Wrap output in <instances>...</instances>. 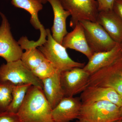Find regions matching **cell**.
Wrapping results in <instances>:
<instances>
[{
  "label": "cell",
  "mask_w": 122,
  "mask_h": 122,
  "mask_svg": "<svg viewBox=\"0 0 122 122\" xmlns=\"http://www.w3.org/2000/svg\"><path fill=\"white\" fill-rule=\"evenodd\" d=\"M96 22L116 43H122V20L113 10L99 12Z\"/></svg>",
  "instance_id": "2e32d148"
},
{
  "label": "cell",
  "mask_w": 122,
  "mask_h": 122,
  "mask_svg": "<svg viewBox=\"0 0 122 122\" xmlns=\"http://www.w3.org/2000/svg\"><path fill=\"white\" fill-rule=\"evenodd\" d=\"M116 0H97L99 12L113 10Z\"/></svg>",
  "instance_id": "7402d4cb"
},
{
  "label": "cell",
  "mask_w": 122,
  "mask_h": 122,
  "mask_svg": "<svg viewBox=\"0 0 122 122\" xmlns=\"http://www.w3.org/2000/svg\"><path fill=\"white\" fill-rule=\"evenodd\" d=\"M63 8L71 16L70 26L73 29L82 20L96 22L99 13L95 0H59Z\"/></svg>",
  "instance_id": "8992f818"
},
{
  "label": "cell",
  "mask_w": 122,
  "mask_h": 122,
  "mask_svg": "<svg viewBox=\"0 0 122 122\" xmlns=\"http://www.w3.org/2000/svg\"><path fill=\"white\" fill-rule=\"evenodd\" d=\"M11 3L16 8L23 9L30 14V24L36 29L41 32L40 38L36 42L41 45L46 41L47 32L41 23L38 18V13L43 9L42 4L36 0H11Z\"/></svg>",
  "instance_id": "4fadbf2b"
},
{
  "label": "cell",
  "mask_w": 122,
  "mask_h": 122,
  "mask_svg": "<svg viewBox=\"0 0 122 122\" xmlns=\"http://www.w3.org/2000/svg\"><path fill=\"white\" fill-rule=\"evenodd\" d=\"M0 81L9 82L14 85L30 84L43 89L41 80L26 68L21 60L1 65L0 66Z\"/></svg>",
  "instance_id": "277c9868"
},
{
  "label": "cell",
  "mask_w": 122,
  "mask_h": 122,
  "mask_svg": "<svg viewBox=\"0 0 122 122\" xmlns=\"http://www.w3.org/2000/svg\"><path fill=\"white\" fill-rule=\"evenodd\" d=\"M82 105L80 97H64L52 109V115L55 122H70L78 119Z\"/></svg>",
  "instance_id": "30bf717a"
},
{
  "label": "cell",
  "mask_w": 122,
  "mask_h": 122,
  "mask_svg": "<svg viewBox=\"0 0 122 122\" xmlns=\"http://www.w3.org/2000/svg\"><path fill=\"white\" fill-rule=\"evenodd\" d=\"M121 44H117L111 50L93 53L83 69L91 75L111 65L122 56Z\"/></svg>",
  "instance_id": "7c38bea8"
},
{
  "label": "cell",
  "mask_w": 122,
  "mask_h": 122,
  "mask_svg": "<svg viewBox=\"0 0 122 122\" xmlns=\"http://www.w3.org/2000/svg\"><path fill=\"white\" fill-rule=\"evenodd\" d=\"M31 86L27 84L13 85L12 101L6 111L17 113L24 102L28 90Z\"/></svg>",
  "instance_id": "ac0fdd59"
},
{
  "label": "cell",
  "mask_w": 122,
  "mask_h": 122,
  "mask_svg": "<svg viewBox=\"0 0 122 122\" xmlns=\"http://www.w3.org/2000/svg\"><path fill=\"white\" fill-rule=\"evenodd\" d=\"M121 44H122V43H121Z\"/></svg>",
  "instance_id": "4316f807"
},
{
  "label": "cell",
  "mask_w": 122,
  "mask_h": 122,
  "mask_svg": "<svg viewBox=\"0 0 122 122\" xmlns=\"http://www.w3.org/2000/svg\"><path fill=\"white\" fill-rule=\"evenodd\" d=\"M78 119L88 122H117L122 120V107L107 101L82 104Z\"/></svg>",
  "instance_id": "7a4b0ae2"
},
{
  "label": "cell",
  "mask_w": 122,
  "mask_h": 122,
  "mask_svg": "<svg viewBox=\"0 0 122 122\" xmlns=\"http://www.w3.org/2000/svg\"><path fill=\"white\" fill-rule=\"evenodd\" d=\"M90 74L83 68H75L61 72L60 79L65 97H74L88 86Z\"/></svg>",
  "instance_id": "9c48e42d"
},
{
  "label": "cell",
  "mask_w": 122,
  "mask_h": 122,
  "mask_svg": "<svg viewBox=\"0 0 122 122\" xmlns=\"http://www.w3.org/2000/svg\"><path fill=\"white\" fill-rule=\"evenodd\" d=\"M75 122H88L85 120H80V119H78V120H77Z\"/></svg>",
  "instance_id": "d4e9b609"
},
{
  "label": "cell",
  "mask_w": 122,
  "mask_h": 122,
  "mask_svg": "<svg viewBox=\"0 0 122 122\" xmlns=\"http://www.w3.org/2000/svg\"><path fill=\"white\" fill-rule=\"evenodd\" d=\"M58 71L53 64L46 58L31 72L36 77L41 80L52 76Z\"/></svg>",
  "instance_id": "ffe728a7"
},
{
  "label": "cell",
  "mask_w": 122,
  "mask_h": 122,
  "mask_svg": "<svg viewBox=\"0 0 122 122\" xmlns=\"http://www.w3.org/2000/svg\"><path fill=\"white\" fill-rule=\"evenodd\" d=\"M88 86L111 87L122 97V57L111 65L91 75Z\"/></svg>",
  "instance_id": "5b68a950"
},
{
  "label": "cell",
  "mask_w": 122,
  "mask_h": 122,
  "mask_svg": "<svg viewBox=\"0 0 122 122\" xmlns=\"http://www.w3.org/2000/svg\"><path fill=\"white\" fill-rule=\"evenodd\" d=\"M0 15L2 18L0 26V57L7 62L21 60L23 50L13 36L7 17L1 12Z\"/></svg>",
  "instance_id": "ba28073f"
},
{
  "label": "cell",
  "mask_w": 122,
  "mask_h": 122,
  "mask_svg": "<svg viewBox=\"0 0 122 122\" xmlns=\"http://www.w3.org/2000/svg\"><path fill=\"white\" fill-rule=\"evenodd\" d=\"M79 22L83 27L87 44L93 53L111 50L117 44L98 22L89 20Z\"/></svg>",
  "instance_id": "52a82bcc"
},
{
  "label": "cell",
  "mask_w": 122,
  "mask_h": 122,
  "mask_svg": "<svg viewBox=\"0 0 122 122\" xmlns=\"http://www.w3.org/2000/svg\"><path fill=\"white\" fill-rule=\"evenodd\" d=\"M13 85L9 82L0 81V113L6 111L11 103Z\"/></svg>",
  "instance_id": "d6986e66"
},
{
  "label": "cell",
  "mask_w": 122,
  "mask_h": 122,
  "mask_svg": "<svg viewBox=\"0 0 122 122\" xmlns=\"http://www.w3.org/2000/svg\"><path fill=\"white\" fill-rule=\"evenodd\" d=\"M0 122H21L17 113L5 111L0 113Z\"/></svg>",
  "instance_id": "44dd1931"
},
{
  "label": "cell",
  "mask_w": 122,
  "mask_h": 122,
  "mask_svg": "<svg viewBox=\"0 0 122 122\" xmlns=\"http://www.w3.org/2000/svg\"><path fill=\"white\" fill-rule=\"evenodd\" d=\"M62 45L66 49L74 50L82 53L89 59L93 54L87 44L83 27L79 22L64 37Z\"/></svg>",
  "instance_id": "9a60e30c"
},
{
  "label": "cell",
  "mask_w": 122,
  "mask_h": 122,
  "mask_svg": "<svg viewBox=\"0 0 122 122\" xmlns=\"http://www.w3.org/2000/svg\"><path fill=\"white\" fill-rule=\"evenodd\" d=\"M52 109L43 89L32 85L17 114L21 122H55Z\"/></svg>",
  "instance_id": "6da1fadb"
},
{
  "label": "cell",
  "mask_w": 122,
  "mask_h": 122,
  "mask_svg": "<svg viewBox=\"0 0 122 122\" xmlns=\"http://www.w3.org/2000/svg\"><path fill=\"white\" fill-rule=\"evenodd\" d=\"M117 122H122V120H120V121H119Z\"/></svg>",
  "instance_id": "484cf974"
},
{
  "label": "cell",
  "mask_w": 122,
  "mask_h": 122,
  "mask_svg": "<svg viewBox=\"0 0 122 122\" xmlns=\"http://www.w3.org/2000/svg\"><path fill=\"white\" fill-rule=\"evenodd\" d=\"M46 30L47 39L38 49L57 70L61 72L73 68L84 67L85 63L75 61L70 57L66 49L53 38L49 29Z\"/></svg>",
  "instance_id": "3957f363"
},
{
  "label": "cell",
  "mask_w": 122,
  "mask_h": 122,
  "mask_svg": "<svg viewBox=\"0 0 122 122\" xmlns=\"http://www.w3.org/2000/svg\"><path fill=\"white\" fill-rule=\"evenodd\" d=\"M61 73L58 71L52 76L41 80L44 94L52 109L65 97L61 86Z\"/></svg>",
  "instance_id": "e0dca14e"
},
{
  "label": "cell",
  "mask_w": 122,
  "mask_h": 122,
  "mask_svg": "<svg viewBox=\"0 0 122 122\" xmlns=\"http://www.w3.org/2000/svg\"><path fill=\"white\" fill-rule=\"evenodd\" d=\"M53 12V24L51 28L53 38L61 44L64 37L68 33L66 28V20L70 16L69 11L64 9L59 0H48Z\"/></svg>",
  "instance_id": "5bb4252c"
},
{
  "label": "cell",
  "mask_w": 122,
  "mask_h": 122,
  "mask_svg": "<svg viewBox=\"0 0 122 122\" xmlns=\"http://www.w3.org/2000/svg\"><path fill=\"white\" fill-rule=\"evenodd\" d=\"M113 11L122 20V0H116L114 5Z\"/></svg>",
  "instance_id": "603a6c76"
},
{
  "label": "cell",
  "mask_w": 122,
  "mask_h": 122,
  "mask_svg": "<svg viewBox=\"0 0 122 122\" xmlns=\"http://www.w3.org/2000/svg\"><path fill=\"white\" fill-rule=\"evenodd\" d=\"M36 0L37 1L40 3H41L42 4H45L46 3H47L48 1V0Z\"/></svg>",
  "instance_id": "cb8c5ba5"
},
{
  "label": "cell",
  "mask_w": 122,
  "mask_h": 122,
  "mask_svg": "<svg viewBox=\"0 0 122 122\" xmlns=\"http://www.w3.org/2000/svg\"><path fill=\"white\" fill-rule=\"evenodd\" d=\"M80 98L82 104L107 101L122 107V97L111 87L88 86L81 93Z\"/></svg>",
  "instance_id": "8fae6325"
}]
</instances>
